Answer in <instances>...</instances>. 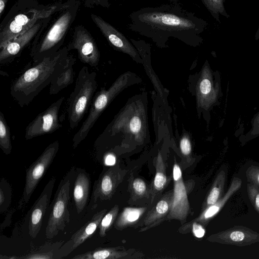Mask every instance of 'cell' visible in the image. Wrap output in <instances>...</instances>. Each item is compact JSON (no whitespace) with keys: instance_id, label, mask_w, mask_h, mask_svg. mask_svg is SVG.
<instances>
[{"instance_id":"33","label":"cell","mask_w":259,"mask_h":259,"mask_svg":"<svg viewBox=\"0 0 259 259\" xmlns=\"http://www.w3.org/2000/svg\"><path fill=\"white\" fill-rule=\"evenodd\" d=\"M245 174L247 181L259 188V167L254 165L248 167Z\"/></svg>"},{"instance_id":"29","label":"cell","mask_w":259,"mask_h":259,"mask_svg":"<svg viewBox=\"0 0 259 259\" xmlns=\"http://www.w3.org/2000/svg\"><path fill=\"white\" fill-rule=\"evenodd\" d=\"M201 1L211 16L218 23H221V15L227 18L230 17V15L227 12L225 7V3L227 0Z\"/></svg>"},{"instance_id":"22","label":"cell","mask_w":259,"mask_h":259,"mask_svg":"<svg viewBox=\"0 0 259 259\" xmlns=\"http://www.w3.org/2000/svg\"><path fill=\"white\" fill-rule=\"evenodd\" d=\"M134 251H127L123 247L99 248L75 255L73 259H119L130 258L135 255Z\"/></svg>"},{"instance_id":"12","label":"cell","mask_w":259,"mask_h":259,"mask_svg":"<svg viewBox=\"0 0 259 259\" xmlns=\"http://www.w3.org/2000/svg\"><path fill=\"white\" fill-rule=\"evenodd\" d=\"M174 195L168 220H177L185 223L190 211L188 198V191L184 183L181 167L175 162L173 166Z\"/></svg>"},{"instance_id":"15","label":"cell","mask_w":259,"mask_h":259,"mask_svg":"<svg viewBox=\"0 0 259 259\" xmlns=\"http://www.w3.org/2000/svg\"><path fill=\"white\" fill-rule=\"evenodd\" d=\"M56 180V178L53 177L49 180L32 207L28 234L33 239L36 238L41 229L42 219L49 206Z\"/></svg>"},{"instance_id":"27","label":"cell","mask_w":259,"mask_h":259,"mask_svg":"<svg viewBox=\"0 0 259 259\" xmlns=\"http://www.w3.org/2000/svg\"><path fill=\"white\" fill-rule=\"evenodd\" d=\"M128 189L131 192V198L134 200L137 199L149 198L150 196V187L146 182L139 178L131 176L129 180Z\"/></svg>"},{"instance_id":"6","label":"cell","mask_w":259,"mask_h":259,"mask_svg":"<svg viewBox=\"0 0 259 259\" xmlns=\"http://www.w3.org/2000/svg\"><path fill=\"white\" fill-rule=\"evenodd\" d=\"M129 75L127 73L122 74L108 90L103 88L94 97L88 117L73 137L72 147L74 149L85 139L96 121L112 100L128 85Z\"/></svg>"},{"instance_id":"37","label":"cell","mask_w":259,"mask_h":259,"mask_svg":"<svg viewBox=\"0 0 259 259\" xmlns=\"http://www.w3.org/2000/svg\"><path fill=\"white\" fill-rule=\"evenodd\" d=\"M180 149L184 156H188L191 152V143L188 137H184L180 141Z\"/></svg>"},{"instance_id":"25","label":"cell","mask_w":259,"mask_h":259,"mask_svg":"<svg viewBox=\"0 0 259 259\" xmlns=\"http://www.w3.org/2000/svg\"><path fill=\"white\" fill-rule=\"evenodd\" d=\"M226 172L221 170L217 176L202 206L203 209L216 203L224 195Z\"/></svg>"},{"instance_id":"11","label":"cell","mask_w":259,"mask_h":259,"mask_svg":"<svg viewBox=\"0 0 259 259\" xmlns=\"http://www.w3.org/2000/svg\"><path fill=\"white\" fill-rule=\"evenodd\" d=\"M91 18L107 41L115 50L130 56L135 61H143L135 46L124 35L100 16L91 14Z\"/></svg>"},{"instance_id":"41","label":"cell","mask_w":259,"mask_h":259,"mask_svg":"<svg viewBox=\"0 0 259 259\" xmlns=\"http://www.w3.org/2000/svg\"><path fill=\"white\" fill-rule=\"evenodd\" d=\"M8 0H0V14L1 16L3 13L5 8L6 7V5L7 3Z\"/></svg>"},{"instance_id":"1","label":"cell","mask_w":259,"mask_h":259,"mask_svg":"<svg viewBox=\"0 0 259 259\" xmlns=\"http://www.w3.org/2000/svg\"><path fill=\"white\" fill-rule=\"evenodd\" d=\"M128 29L150 38L159 48L168 46L174 37L192 47L203 41L201 36L208 23L185 9L178 0H169L156 7H146L129 15Z\"/></svg>"},{"instance_id":"39","label":"cell","mask_w":259,"mask_h":259,"mask_svg":"<svg viewBox=\"0 0 259 259\" xmlns=\"http://www.w3.org/2000/svg\"><path fill=\"white\" fill-rule=\"evenodd\" d=\"M116 158L112 153H108L104 157V164L107 166H113L116 164Z\"/></svg>"},{"instance_id":"18","label":"cell","mask_w":259,"mask_h":259,"mask_svg":"<svg viewBox=\"0 0 259 259\" xmlns=\"http://www.w3.org/2000/svg\"><path fill=\"white\" fill-rule=\"evenodd\" d=\"M173 195V190H171L158 200L141 223L137 226V227L141 228L139 232H144L153 228L167 219L171 210Z\"/></svg>"},{"instance_id":"17","label":"cell","mask_w":259,"mask_h":259,"mask_svg":"<svg viewBox=\"0 0 259 259\" xmlns=\"http://www.w3.org/2000/svg\"><path fill=\"white\" fill-rule=\"evenodd\" d=\"M46 19L38 20L28 30L10 41L1 50V64H4L12 61L32 39H35L38 35H40V30L43 29L42 26Z\"/></svg>"},{"instance_id":"35","label":"cell","mask_w":259,"mask_h":259,"mask_svg":"<svg viewBox=\"0 0 259 259\" xmlns=\"http://www.w3.org/2000/svg\"><path fill=\"white\" fill-rule=\"evenodd\" d=\"M252 128L247 135V137L245 139V142L252 139L259 135V113L255 116L252 121Z\"/></svg>"},{"instance_id":"40","label":"cell","mask_w":259,"mask_h":259,"mask_svg":"<svg viewBox=\"0 0 259 259\" xmlns=\"http://www.w3.org/2000/svg\"><path fill=\"white\" fill-rule=\"evenodd\" d=\"M14 210H11V211L7 214L5 220L1 225V230L2 231L4 229L9 226L11 222V218Z\"/></svg>"},{"instance_id":"14","label":"cell","mask_w":259,"mask_h":259,"mask_svg":"<svg viewBox=\"0 0 259 259\" xmlns=\"http://www.w3.org/2000/svg\"><path fill=\"white\" fill-rule=\"evenodd\" d=\"M210 242L245 246L259 242V233L243 226H235L209 236Z\"/></svg>"},{"instance_id":"7","label":"cell","mask_w":259,"mask_h":259,"mask_svg":"<svg viewBox=\"0 0 259 259\" xmlns=\"http://www.w3.org/2000/svg\"><path fill=\"white\" fill-rule=\"evenodd\" d=\"M70 3L71 2L41 10L32 9L31 14L28 16L23 14L17 15L1 30L0 49L2 50L10 41L28 30L38 20L48 18L54 12L65 9Z\"/></svg>"},{"instance_id":"31","label":"cell","mask_w":259,"mask_h":259,"mask_svg":"<svg viewBox=\"0 0 259 259\" xmlns=\"http://www.w3.org/2000/svg\"><path fill=\"white\" fill-rule=\"evenodd\" d=\"M118 212L119 206L118 205H115L103 217L98 227L99 235L101 237H103L106 236V232L115 222Z\"/></svg>"},{"instance_id":"16","label":"cell","mask_w":259,"mask_h":259,"mask_svg":"<svg viewBox=\"0 0 259 259\" xmlns=\"http://www.w3.org/2000/svg\"><path fill=\"white\" fill-rule=\"evenodd\" d=\"M106 212L107 209H104L95 213L89 221L75 232L70 239L60 247L57 252L56 258H61L67 255L92 236L99 227Z\"/></svg>"},{"instance_id":"38","label":"cell","mask_w":259,"mask_h":259,"mask_svg":"<svg viewBox=\"0 0 259 259\" xmlns=\"http://www.w3.org/2000/svg\"><path fill=\"white\" fill-rule=\"evenodd\" d=\"M199 90L203 95H207L209 93L211 90L210 81L207 78L202 79L199 84Z\"/></svg>"},{"instance_id":"21","label":"cell","mask_w":259,"mask_h":259,"mask_svg":"<svg viewBox=\"0 0 259 259\" xmlns=\"http://www.w3.org/2000/svg\"><path fill=\"white\" fill-rule=\"evenodd\" d=\"M75 62L76 58L72 55H68L63 67L50 83L49 89L50 95L58 94L73 82L74 80L73 66Z\"/></svg>"},{"instance_id":"36","label":"cell","mask_w":259,"mask_h":259,"mask_svg":"<svg viewBox=\"0 0 259 259\" xmlns=\"http://www.w3.org/2000/svg\"><path fill=\"white\" fill-rule=\"evenodd\" d=\"M142 121L138 116H134L132 117L130 123V129L134 134H138L142 128Z\"/></svg>"},{"instance_id":"8","label":"cell","mask_w":259,"mask_h":259,"mask_svg":"<svg viewBox=\"0 0 259 259\" xmlns=\"http://www.w3.org/2000/svg\"><path fill=\"white\" fill-rule=\"evenodd\" d=\"M58 141L48 145L41 155L26 170L25 183L19 203H27L38 183L56 157L59 150Z\"/></svg>"},{"instance_id":"3","label":"cell","mask_w":259,"mask_h":259,"mask_svg":"<svg viewBox=\"0 0 259 259\" xmlns=\"http://www.w3.org/2000/svg\"><path fill=\"white\" fill-rule=\"evenodd\" d=\"M79 5L78 0L71 3L68 7L64 9L47 33L33 43L30 52L32 65L61 49L66 35L75 19Z\"/></svg>"},{"instance_id":"20","label":"cell","mask_w":259,"mask_h":259,"mask_svg":"<svg viewBox=\"0 0 259 259\" xmlns=\"http://www.w3.org/2000/svg\"><path fill=\"white\" fill-rule=\"evenodd\" d=\"M91 187L90 175L84 170L77 168L73 187V199L77 212L80 213L85 207Z\"/></svg>"},{"instance_id":"19","label":"cell","mask_w":259,"mask_h":259,"mask_svg":"<svg viewBox=\"0 0 259 259\" xmlns=\"http://www.w3.org/2000/svg\"><path fill=\"white\" fill-rule=\"evenodd\" d=\"M241 186L242 181L240 178H233L227 193L221 199L214 204L203 209L202 212L197 218L184 224L189 225L196 222L199 223L204 227L206 226L209 221L222 209L229 198L239 190Z\"/></svg>"},{"instance_id":"9","label":"cell","mask_w":259,"mask_h":259,"mask_svg":"<svg viewBox=\"0 0 259 259\" xmlns=\"http://www.w3.org/2000/svg\"><path fill=\"white\" fill-rule=\"evenodd\" d=\"M69 51L75 50L79 60L93 67L99 64L100 54L94 37L87 29L82 25L74 28L72 39L67 46Z\"/></svg>"},{"instance_id":"32","label":"cell","mask_w":259,"mask_h":259,"mask_svg":"<svg viewBox=\"0 0 259 259\" xmlns=\"http://www.w3.org/2000/svg\"><path fill=\"white\" fill-rule=\"evenodd\" d=\"M247 192L250 203L259 213V188L249 183L247 184Z\"/></svg>"},{"instance_id":"10","label":"cell","mask_w":259,"mask_h":259,"mask_svg":"<svg viewBox=\"0 0 259 259\" xmlns=\"http://www.w3.org/2000/svg\"><path fill=\"white\" fill-rule=\"evenodd\" d=\"M64 99V97L60 98L28 124L25 129L26 140L52 134L62 126L59 121V112Z\"/></svg>"},{"instance_id":"13","label":"cell","mask_w":259,"mask_h":259,"mask_svg":"<svg viewBox=\"0 0 259 259\" xmlns=\"http://www.w3.org/2000/svg\"><path fill=\"white\" fill-rule=\"evenodd\" d=\"M126 171L118 165L111 166L97 181L91 197L93 208L99 201L110 199L125 175Z\"/></svg>"},{"instance_id":"5","label":"cell","mask_w":259,"mask_h":259,"mask_svg":"<svg viewBox=\"0 0 259 259\" xmlns=\"http://www.w3.org/2000/svg\"><path fill=\"white\" fill-rule=\"evenodd\" d=\"M76 171L75 167H72L59 183L46 229L47 239H53L60 232L64 231L70 222L68 206L70 199L71 182L75 178Z\"/></svg>"},{"instance_id":"2","label":"cell","mask_w":259,"mask_h":259,"mask_svg":"<svg viewBox=\"0 0 259 259\" xmlns=\"http://www.w3.org/2000/svg\"><path fill=\"white\" fill-rule=\"evenodd\" d=\"M67 46L45 57L26 69L12 83L10 94L20 106L28 105L64 65L69 55Z\"/></svg>"},{"instance_id":"23","label":"cell","mask_w":259,"mask_h":259,"mask_svg":"<svg viewBox=\"0 0 259 259\" xmlns=\"http://www.w3.org/2000/svg\"><path fill=\"white\" fill-rule=\"evenodd\" d=\"M156 172L150 186L151 202L153 203L157 196L165 189L169 181L166 175L164 162L160 153H158L155 161Z\"/></svg>"},{"instance_id":"34","label":"cell","mask_w":259,"mask_h":259,"mask_svg":"<svg viewBox=\"0 0 259 259\" xmlns=\"http://www.w3.org/2000/svg\"><path fill=\"white\" fill-rule=\"evenodd\" d=\"M80 1V0H78ZM85 6L88 8H94L95 6H100L104 8H109L110 3L109 0H81Z\"/></svg>"},{"instance_id":"42","label":"cell","mask_w":259,"mask_h":259,"mask_svg":"<svg viewBox=\"0 0 259 259\" xmlns=\"http://www.w3.org/2000/svg\"><path fill=\"white\" fill-rule=\"evenodd\" d=\"M255 39L256 40H257L259 39V26L257 28V29L255 32V36H254Z\"/></svg>"},{"instance_id":"28","label":"cell","mask_w":259,"mask_h":259,"mask_svg":"<svg viewBox=\"0 0 259 259\" xmlns=\"http://www.w3.org/2000/svg\"><path fill=\"white\" fill-rule=\"evenodd\" d=\"M10 136V127L4 114L0 112V148L6 155L10 154L12 150Z\"/></svg>"},{"instance_id":"24","label":"cell","mask_w":259,"mask_h":259,"mask_svg":"<svg viewBox=\"0 0 259 259\" xmlns=\"http://www.w3.org/2000/svg\"><path fill=\"white\" fill-rule=\"evenodd\" d=\"M147 209V207H124L114 222L115 228L121 230L138 223Z\"/></svg>"},{"instance_id":"26","label":"cell","mask_w":259,"mask_h":259,"mask_svg":"<svg viewBox=\"0 0 259 259\" xmlns=\"http://www.w3.org/2000/svg\"><path fill=\"white\" fill-rule=\"evenodd\" d=\"M63 242V241H61L46 244L31 253L19 257H9V258L56 259L57 252L62 245Z\"/></svg>"},{"instance_id":"30","label":"cell","mask_w":259,"mask_h":259,"mask_svg":"<svg viewBox=\"0 0 259 259\" xmlns=\"http://www.w3.org/2000/svg\"><path fill=\"white\" fill-rule=\"evenodd\" d=\"M12 199V189L9 182L2 178L0 181V212L4 213L9 208Z\"/></svg>"},{"instance_id":"4","label":"cell","mask_w":259,"mask_h":259,"mask_svg":"<svg viewBox=\"0 0 259 259\" xmlns=\"http://www.w3.org/2000/svg\"><path fill=\"white\" fill-rule=\"evenodd\" d=\"M96 73L90 72L87 66L79 70L73 91L67 103L69 127L75 129L83 118L91 106L97 89Z\"/></svg>"}]
</instances>
